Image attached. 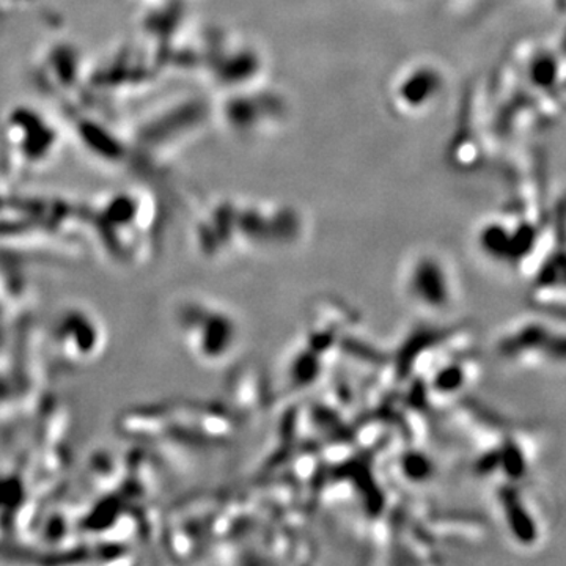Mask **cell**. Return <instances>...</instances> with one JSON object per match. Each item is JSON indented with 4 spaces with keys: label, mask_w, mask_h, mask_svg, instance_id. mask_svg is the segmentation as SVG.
I'll list each match as a JSON object with an SVG mask.
<instances>
[{
    "label": "cell",
    "mask_w": 566,
    "mask_h": 566,
    "mask_svg": "<svg viewBox=\"0 0 566 566\" xmlns=\"http://www.w3.org/2000/svg\"><path fill=\"white\" fill-rule=\"evenodd\" d=\"M408 289L412 300L427 308H444L452 300V283L446 271L434 260L417 263L408 277Z\"/></svg>",
    "instance_id": "obj_1"
},
{
    "label": "cell",
    "mask_w": 566,
    "mask_h": 566,
    "mask_svg": "<svg viewBox=\"0 0 566 566\" xmlns=\"http://www.w3.org/2000/svg\"><path fill=\"white\" fill-rule=\"evenodd\" d=\"M502 509H505L506 523L512 534L523 543H531L535 538V526L531 513L527 512L524 502L516 494L501 495Z\"/></svg>",
    "instance_id": "obj_2"
},
{
    "label": "cell",
    "mask_w": 566,
    "mask_h": 566,
    "mask_svg": "<svg viewBox=\"0 0 566 566\" xmlns=\"http://www.w3.org/2000/svg\"><path fill=\"white\" fill-rule=\"evenodd\" d=\"M400 468L406 480H411V482H424L431 474L430 461L420 452H411L401 458Z\"/></svg>",
    "instance_id": "obj_3"
}]
</instances>
